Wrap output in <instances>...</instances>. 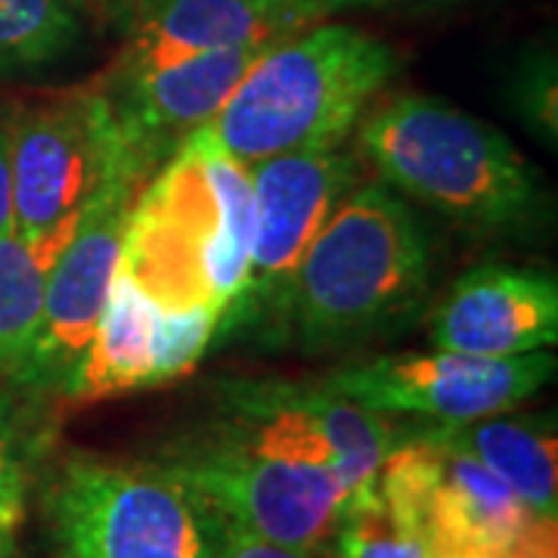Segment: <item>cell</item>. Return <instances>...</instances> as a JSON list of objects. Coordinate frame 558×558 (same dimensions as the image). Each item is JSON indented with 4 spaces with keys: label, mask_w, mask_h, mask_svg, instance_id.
<instances>
[{
    "label": "cell",
    "mask_w": 558,
    "mask_h": 558,
    "mask_svg": "<svg viewBox=\"0 0 558 558\" xmlns=\"http://www.w3.org/2000/svg\"><path fill=\"white\" fill-rule=\"evenodd\" d=\"M252 233L248 168L193 131L140 186L119 270L168 311L223 314L248 274Z\"/></svg>",
    "instance_id": "obj_1"
},
{
    "label": "cell",
    "mask_w": 558,
    "mask_h": 558,
    "mask_svg": "<svg viewBox=\"0 0 558 558\" xmlns=\"http://www.w3.org/2000/svg\"><path fill=\"white\" fill-rule=\"evenodd\" d=\"M432 289V242L403 196L357 183L301 260L282 344L344 351L407 329Z\"/></svg>",
    "instance_id": "obj_2"
},
{
    "label": "cell",
    "mask_w": 558,
    "mask_h": 558,
    "mask_svg": "<svg viewBox=\"0 0 558 558\" xmlns=\"http://www.w3.org/2000/svg\"><path fill=\"white\" fill-rule=\"evenodd\" d=\"M354 131L385 186L472 233L524 236L549 218L546 186L512 140L453 102L400 94Z\"/></svg>",
    "instance_id": "obj_3"
},
{
    "label": "cell",
    "mask_w": 558,
    "mask_h": 558,
    "mask_svg": "<svg viewBox=\"0 0 558 558\" xmlns=\"http://www.w3.org/2000/svg\"><path fill=\"white\" fill-rule=\"evenodd\" d=\"M398 69L391 44L326 20L270 44L199 134L245 168L344 146Z\"/></svg>",
    "instance_id": "obj_4"
},
{
    "label": "cell",
    "mask_w": 558,
    "mask_h": 558,
    "mask_svg": "<svg viewBox=\"0 0 558 558\" xmlns=\"http://www.w3.org/2000/svg\"><path fill=\"white\" fill-rule=\"evenodd\" d=\"M57 558H215L223 521L156 462L72 453L44 490Z\"/></svg>",
    "instance_id": "obj_5"
},
{
    "label": "cell",
    "mask_w": 558,
    "mask_h": 558,
    "mask_svg": "<svg viewBox=\"0 0 558 558\" xmlns=\"http://www.w3.org/2000/svg\"><path fill=\"white\" fill-rule=\"evenodd\" d=\"M7 143L13 230L44 267L72 240L102 183L121 165L140 171L97 84L10 106Z\"/></svg>",
    "instance_id": "obj_6"
},
{
    "label": "cell",
    "mask_w": 558,
    "mask_h": 558,
    "mask_svg": "<svg viewBox=\"0 0 558 558\" xmlns=\"http://www.w3.org/2000/svg\"><path fill=\"white\" fill-rule=\"evenodd\" d=\"M379 490L416 524L428 558H558V521L418 428L385 459Z\"/></svg>",
    "instance_id": "obj_7"
},
{
    "label": "cell",
    "mask_w": 558,
    "mask_h": 558,
    "mask_svg": "<svg viewBox=\"0 0 558 558\" xmlns=\"http://www.w3.org/2000/svg\"><path fill=\"white\" fill-rule=\"evenodd\" d=\"M248 178L255 196L248 274L240 295L220 314L211 348L230 341L282 344L301 260L339 202L363 183L357 156L344 146L258 161Z\"/></svg>",
    "instance_id": "obj_8"
},
{
    "label": "cell",
    "mask_w": 558,
    "mask_h": 558,
    "mask_svg": "<svg viewBox=\"0 0 558 558\" xmlns=\"http://www.w3.org/2000/svg\"><path fill=\"white\" fill-rule=\"evenodd\" d=\"M143 183L146 178L140 171L121 165L100 186L72 240L47 267L38 339L13 379L25 395L62 398L69 381L75 379L119 270L128 211Z\"/></svg>",
    "instance_id": "obj_9"
},
{
    "label": "cell",
    "mask_w": 558,
    "mask_h": 558,
    "mask_svg": "<svg viewBox=\"0 0 558 558\" xmlns=\"http://www.w3.org/2000/svg\"><path fill=\"white\" fill-rule=\"evenodd\" d=\"M553 376L556 357L546 351L506 360L418 351L344 363L326 373L323 381L379 416H413L425 425H444L515 410Z\"/></svg>",
    "instance_id": "obj_10"
},
{
    "label": "cell",
    "mask_w": 558,
    "mask_h": 558,
    "mask_svg": "<svg viewBox=\"0 0 558 558\" xmlns=\"http://www.w3.org/2000/svg\"><path fill=\"white\" fill-rule=\"evenodd\" d=\"M218 319L215 311H168L116 270L97 332L62 398H121L186 376L211 351Z\"/></svg>",
    "instance_id": "obj_11"
},
{
    "label": "cell",
    "mask_w": 558,
    "mask_h": 558,
    "mask_svg": "<svg viewBox=\"0 0 558 558\" xmlns=\"http://www.w3.org/2000/svg\"><path fill=\"white\" fill-rule=\"evenodd\" d=\"M267 47L199 53L124 75L102 72L94 81L112 109L128 156L146 180L178 153L183 140L218 116Z\"/></svg>",
    "instance_id": "obj_12"
},
{
    "label": "cell",
    "mask_w": 558,
    "mask_h": 558,
    "mask_svg": "<svg viewBox=\"0 0 558 558\" xmlns=\"http://www.w3.org/2000/svg\"><path fill=\"white\" fill-rule=\"evenodd\" d=\"M332 16L326 0H131L121 13V47L106 75L159 62L267 47Z\"/></svg>",
    "instance_id": "obj_13"
},
{
    "label": "cell",
    "mask_w": 558,
    "mask_h": 558,
    "mask_svg": "<svg viewBox=\"0 0 558 558\" xmlns=\"http://www.w3.org/2000/svg\"><path fill=\"white\" fill-rule=\"evenodd\" d=\"M558 339V279L543 267L481 264L450 286L428 319L435 351L506 360Z\"/></svg>",
    "instance_id": "obj_14"
},
{
    "label": "cell",
    "mask_w": 558,
    "mask_h": 558,
    "mask_svg": "<svg viewBox=\"0 0 558 558\" xmlns=\"http://www.w3.org/2000/svg\"><path fill=\"white\" fill-rule=\"evenodd\" d=\"M418 432L481 462L537 515L558 521V438L553 416L506 410L469 422L418 425Z\"/></svg>",
    "instance_id": "obj_15"
},
{
    "label": "cell",
    "mask_w": 558,
    "mask_h": 558,
    "mask_svg": "<svg viewBox=\"0 0 558 558\" xmlns=\"http://www.w3.org/2000/svg\"><path fill=\"white\" fill-rule=\"evenodd\" d=\"M90 0H0V78L65 60L84 35Z\"/></svg>",
    "instance_id": "obj_16"
},
{
    "label": "cell",
    "mask_w": 558,
    "mask_h": 558,
    "mask_svg": "<svg viewBox=\"0 0 558 558\" xmlns=\"http://www.w3.org/2000/svg\"><path fill=\"white\" fill-rule=\"evenodd\" d=\"M47 267L10 227L0 233V376L16 379L32 344L38 339L44 314Z\"/></svg>",
    "instance_id": "obj_17"
},
{
    "label": "cell",
    "mask_w": 558,
    "mask_h": 558,
    "mask_svg": "<svg viewBox=\"0 0 558 558\" xmlns=\"http://www.w3.org/2000/svg\"><path fill=\"white\" fill-rule=\"evenodd\" d=\"M326 558H428L416 524L379 490L351 494Z\"/></svg>",
    "instance_id": "obj_18"
},
{
    "label": "cell",
    "mask_w": 558,
    "mask_h": 558,
    "mask_svg": "<svg viewBox=\"0 0 558 558\" xmlns=\"http://www.w3.org/2000/svg\"><path fill=\"white\" fill-rule=\"evenodd\" d=\"M35 459V435L25 428L16 407L0 398V553L7 556L13 553V539L25 515Z\"/></svg>",
    "instance_id": "obj_19"
},
{
    "label": "cell",
    "mask_w": 558,
    "mask_h": 558,
    "mask_svg": "<svg viewBox=\"0 0 558 558\" xmlns=\"http://www.w3.org/2000/svg\"><path fill=\"white\" fill-rule=\"evenodd\" d=\"M509 106L519 116V121L556 153L558 146V65L556 53L546 47L527 50L506 84Z\"/></svg>",
    "instance_id": "obj_20"
},
{
    "label": "cell",
    "mask_w": 558,
    "mask_h": 558,
    "mask_svg": "<svg viewBox=\"0 0 558 558\" xmlns=\"http://www.w3.org/2000/svg\"><path fill=\"white\" fill-rule=\"evenodd\" d=\"M215 558H326L319 553H304V549H289V546H277V543H267V539L252 537V534H242L223 524V537L218 543V553Z\"/></svg>",
    "instance_id": "obj_21"
},
{
    "label": "cell",
    "mask_w": 558,
    "mask_h": 558,
    "mask_svg": "<svg viewBox=\"0 0 558 558\" xmlns=\"http://www.w3.org/2000/svg\"><path fill=\"white\" fill-rule=\"evenodd\" d=\"M13 227V193H10V143H7V109H0V233Z\"/></svg>",
    "instance_id": "obj_22"
},
{
    "label": "cell",
    "mask_w": 558,
    "mask_h": 558,
    "mask_svg": "<svg viewBox=\"0 0 558 558\" xmlns=\"http://www.w3.org/2000/svg\"><path fill=\"white\" fill-rule=\"evenodd\" d=\"M329 10H398V7H438V3H453V0H326Z\"/></svg>",
    "instance_id": "obj_23"
},
{
    "label": "cell",
    "mask_w": 558,
    "mask_h": 558,
    "mask_svg": "<svg viewBox=\"0 0 558 558\" xmlns=\"http://www.w3.org/2000/svg\"><path fill=\"white\" fill-rule=\"evenodd\" d=\"M90 3H94V7H106L112 16H121V13H124V7H128L131 0H90Z\"/></svg>",
    "instance_id": "obj_24"
},
{
    "label": "cell",
    "mask_w": 558,
    "mask_h": 558,
    "mask_svg": "<svg viewBox=\"0 0 558 558\" xmlns=\"http://www.w3.org/2000/svg\"><path fill=\"white\" fill-rule=\"evenodd\" d=\"M0 558H10V556H7V553H0Z\"/></svg>",
    "instance_id": "obj_25"
}]
</instances>
